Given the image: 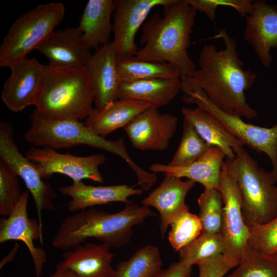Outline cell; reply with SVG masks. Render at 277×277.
I'll return each mask as SVG.
<instances>
[{
	"label": "cell",
	"mask_w": 277,
	"mask_h": 277,
	"mask_svg": "<svg viewBox=\"0 0 277 277\" xmlns=\"http://www.w3.org/2000/svg\"><path fill=\"white\" fill-rule=\"evenodd\" d=\"M154 216L156 214L149 207L130 201L123 209L113 213L91 207L66 217L51 244L56 249L66 251L93 238L110 247L123 246L130 242L133 227Z\"/></svg>",
	"instance_id": "3"
},
{
	"label": "cell",
	"mask_w": 277,
	"mask_h": 277,
	"mask_svg": "<svg viewBox=\"0 0 277 277\" xmlns=\"http://www.w3.org/2000/svg\"><path fill=\"white\" fill-rule=\"evenodd\" d=\"M18 247V245L16 244V245L11 250L10 253H9L7 256L4 258L3 260H2L0 263L1 269H2L6 264L12 261L14 259L15 255H16Z\"/></svg>",
	"instance_id": "40"
},
{
	"label": "cell",
	"mask_w": 277,
	"mask_h": 277,
	"mask_svg": "<svg viewBox=\"0 0 277 277\" xmlns=\"http://www.w3.org/2000/svg\"><path fill=\"white\" fill-rule=\"evenodd\" d=\"M163 262L157 247L146 245L114 268L112 277H156L163 269Z\"/></svg>",
	"instance_id": "28"
},
{
	"label": "cell",
	"mask_w": 277,
	"mask_h": 277,
	"mask_svg": "<svg viewBox=\"0 0 277 277\" xmlns=\"http://www.w3.org/2000/svg\"><path fill=\"white\" fill-rule=\"evenodd\" d=\"M224 152L219 147L209 146L207 150L197 160L185 166L175 167L168 164L154 163L149 169L153 173H163L177 177H185L202 184L204 189H219Z\"/></svg>",
	"instance_id": "22"
},
{
	"label": "cell",
	"mask_w": 277,
	"mask_h": 277,
	"mask_svg": "<svg viewBox=\"0 0 277 277\" xmlns=\"http://www.w3.org/2000/svg\"><path fill=\"white\" fill-rule=\"evenodd\" d=\"M25 155L36 164L43 179L60 173L68 176L73 182L85 179L99 183L104 182L99 167L105 162L106 158L102 153L80 156L60 153L51 148L32 146Z\"/></svg>",
	"instance_id": "10"
},
{
	"label": "cell",
	"mask_w": 277,
	"mask_h": 277,
	"mask_svg": "<svg viewBox=\"0 0 277 277\" xmlns=\"http://www.w3.org/2000/svg\"><path fill=\"white\" fill-rule=\"evenodd\" d=\"M151 107L147 103L118 99L101 109L93 108L85 124L95 134L105 137L126 127L136 115Z\"/></svg>",
	"instance_id": "24"
},
{
	"label": "cell",
	"mask_w": 277,
	"mask_h": 277,
	"mask_svg": "<svg viewBox=\"0 0 277 277\" xmlns=\"http://www.w3.org/2000/svg\"><path fill=\"white\" fill-rule=\"evenodd\" d=\"M65 11L62 3L52 2L37 5L19 16L0 46V67L10 68L27 58L55 30Z\"/></svg>",
	"instance_id": "7"
},
{
	"label": "cell",
	"mask_w": 277,
	"mask_h": 277,
	"mask_svg": "<svg viewBox=\"0 0 277 277\" xmlns=\"http://www.w3.org/2000/svg\"><path fill=\"white\" fill-rule=\"evenodd\" d=\"M252 12L246 18L243 38L254 49L261 64L269 68L272 48L277 49V6L264 0L253 2Z\"/></svg>",
	"instance_id": "16"
},
{
	"label": "cell",
	"mask_w": 277,
	"mask_h": 277,
	"mask_svg": "<svg viewBox=\"0 0 277 277\" xmlns=\"http://www.w3.org/2000/svg\"><path fill=\"white\" fill-rule=\"evenodd\" d=\"M182 100L186 104H194L207 111L244 145L259 153H265L271 163L272 170L277 174V123L270 128L247 123L242 117L221 110L201 89L184 95Z\"/></svg>",
	"instance_id": "8"
},
{
	"label": "cell",
	"mask_w": 277,
	"mask_h": 277,
	"mask_svg": "<svg viewBox=\"0 0 277 277\" xmlns=\"http://www.w3.org/2000/svg\"><path fill=\"white\" fill-rule=\"evenodd\" d=\"M177 124L175 115L161 113L158 108L151 106L136 115L124 129L135 148L162 151L168 147Z\"/></svg>",
	"instance_id": "13"
},
{
	"label": "cell",
	"mask_w": 277,
	"mask_h": 277,
	"mask_svg": "<svg viewBox=\"0 0 277 277\" xmlns=\"http://www.w3.org/2000/svg\"><path fill=\"white\" fill-rule=\"evenodd\" d=\"M117 54L112 42L95 50L86 66L97 108L101 109L117 99L120 78Z\"/></svg>",
	"instance_id": "18"
},
{
	"label": "cell",
	"mask_w": 277,
	"mask_h": 277,
	"mask_svg": "<svg viewBox=\"0 0 277 277\" xmlns=\"http://www.w3.org/2000/svg\"><path fill=\"white\" fill-rule=\"evenodd\" d=\"M272 258H274L275 259H277V255L276 256L272 257Z\"/></svg>",
	"instance_id": "41"
},
{
	"label": "cell",
	"mask_w": 277,
	"mask_h": 277,
	"mask_svg": "<svg viewBox=\"0 0 277 277\" xmlns=\"http://www.w3.org/2000/svg\"><path fill=\"white\" fill-rule=\"evenodd\" d=\"M182 86L181 78L120 79L117 99L144 102L159 109L168 105Z\"/></svg>",
	"instance_id": "23"
},
{
	"label": "cell",
	"mask_w": 277,
	"mask_h": 277,
	"mask_svg": "<svg viewBox=\"0 0 277 277\" xmlns=\"http://www.w3.org/2000/svg\"><path fill=\"white\" fill-rule=\"evenodd\" d=\"M58 191L71 198L67 205V210L71 212L113 202L127 203L129 197L139 195L143 191L125 184L95 186L86 185L83 181L60 187Z\"/></svg>",
	"instance_id": "21"
},
{
	"label": "cell",
	"mask_w": 277,
	"mask_h": 277,
	"mask_svg": "<svg viewBox=\"0 0 277 277\" xmlns=\"http://www.w3.org/2000/svg\"><path fill=\"white\" fill-rule=\"evenodd\" d=\"M117 69L120 79L138 80L154 78H180L176 66L166 63L143 61L135 56L118 58Z\"/></svg>",
	"instance_id": "27"
},
{
	"label": "cell",
	"mask_w": 277,
	"mask_h": 277,
	"mask_svg": "<svg viewBox=\"0 0 277 277\" xmlns=\"http://www.w3.org/2000/svg\"><path fill=\"white\" fill-rule=\"evenodd\" d=\"M172 0H115L112 41L118 58L136 55L137 31L152 9L164 6Z\"/></svg>",
	"instance_id": "12"
},
{
	"label": "cell",
	"mask_w": 277,
	"mask_h": 277,
	"mask_svg": "<svg viewBox=\"0 0 277 277\" xmlns=\"http://www.w3.org/2000/svg\"><path fill=\"white\" fill-rule=\"evenodd\" d=\"M104 243H86L63 253V260L56 268L73 272L77 277H112L114 254Z\"/></svg>",
	"instance_id": "20"
},
{
	"label": "cell",
	"mask_w": 277,
	"mask_h": 277,
	"mask_svg": "<svg viewBox=\"0 0 277 277\" xmlns=\"http://www.w3.org/2000/svg\"><path fill=\"white\" fill-rule=\"evenodd\" d=\"M198 216L201 222L202 233H221L223 224V202L220 191L216 189H204L197 199Z\"/></svg>",
	"instance_id": "30"
},
{
	"label": "cell",
	"mask_w": 277,
	"mask_h": 277,
	"mask_svg": "<svg viewBox=\"0 0 277 277\" xmlns=\"http://www.w3.org/2000/svg\"><path fill=\"white\" fill-rule=\"evenodd\" d=\"M183 118L186 120L195 129L200 136L209 145L221 148L226 159L235 156L234 150L244 144L227 131L207 111L196 106L194 108H182Z\"/></svg>",
	"instance_id": "26"
},
{
	"label": "cell",
	"mask_w": 277,
	"mask_h": 277,
	"mask_svg": "<svg viewBox=\"0 0 277 277\" xmlns=\"http://www.w3.org/2000/svg\"><path fill=\"white\" fill-rule=\"evenodd\" d=\"M14 128L10 122L0 124V160L24 181L31 194L37 211L38 222L43 228L42 212L54 211L56 194L51 185L43 181L36 164L21 152L13 138Z\"/></svg>",
	"instance_id": "9"
},
{
	"label": "cell",
	"mask_w": 277,
	"mask_h": 277,
	"mask_svg": "<svg viewBox=\"0 0 277 277\" xmlns=\"http://www.w3.org/2000/svg\"><path fill=\"white\" fill-rule=\"evenodd\" d=\"M30 118L31 126L24 137L33 147L56 150L86 145L100 149L125 161L136 175L140 186H147L154 179L152 172L142 169L130 157L123 138L116 141L107 140L95 134L79 120L50 118L35 109Z\"/></svg>",
	"instance_id": "4"
},
{
	"label": "cell",
	"mask_w": 277,
	"mask_h": 277,
	"mask_svg": "<svg viewBox=\"0 0 277 277\" xmlns=\"http://www.w3.org/2000/svg\"><path fill=\"white\" fill-rule=\"evenodd\" d=\"M57 67H86L92 54L77 27L54 30L36 49Z\"/></svg>",
	"instance_id": "17"
},
{
	"label": "cell",
	"mask_w": 277,
	"mask_h": 277,
	"mask_svg": "<svg viewBox=\"0 0 277 277\" xmlns=\"http://www.w3.org/2000/svg\"><path fill=\"white\" fill-rule=\"evenodd\" d=\"M17 175L0 160V215L8 216L19 201L22 193Z\"/></svg>",
	"instance_id": "35"
},
{
	"label": "cell",
	"mask_w": 277,
	"mask_h": 277,
	"mask_svg": "<svg viewBox=\"0 0 277 277\" xmlns=\"http://www.w3.org/2000/svg\"><path fill=\"white\" fill-rule=\"evenodd\" d=\"M221 6L233 8L242 17L250 14L254 8L251 0H198L196 3L197 10L204 12L212 22L216 19V8Z\"/></svg>",
	"instance_id": "36"
},
{
	"label": "cell",
	"mask_w": 277,
	"mask_h": 277,
	"mask_svg": "<svg viewBox=\"0 0 277 277\" xmlns=\"http://www.w3.org/2000/svg\"><path fill=\"white\" fill-rule=\"evenodd\" d=\"M227 251L225 240L221 234H202L179 251V261L192 266L214 257L225 254Z\"/></svg>",
	"instance_id": "29"
},
{
	"label": "cell",
	"mask_w": 277,
	"mask_h": 277,
	"mask_svg": "<svg viewBox=\"0 0 277 277\" xmlns=\"http://www.w3.org/2000/svg\"><path fill=\"white\" fill-rule=\"evenodd\" d=\"M236 267L226 277H277V259L248 248Z\"/></svg>",
	"instance_id": "33"
},
{
	"label": "cell",
	"mask_w": 277,
	"mask_h": 277,
	"mask_svg": "<svg viewBox=\"0 0 277 277\" xmlns=\"http://www.w3.org/2000/svg\"><path fill=\"white\" fill-rule=\"evenodd\" d=\"M168 240L174 250L179 251L202 233L203 227L198 215L189 210L176 216L170 225Z\"/></svg>",
	"instance_id": "32"
},
{
	"label": "cell",
	"mask_w": 277,
	"mask_h": 277,
	"mask_svg": "<svg viewBox=\"0 0 277 277\" xmlns=\"http://www.w3.org/2000/svg\"><path fill=\"white\" fill-rule=\"evenodd\" d=\"M239 263L223 254L203 262L199 266V277H225L227 272Z\"/></svg>",
	"instance_id": "37"
},
{
	"label": "cell",
	"mask_w": 277,
	"mask_h": 277,
	"mask_svg": "<svg viewBox=\"0 0 277 277\" xmlns=\"http://www.w3.org/2000/svg\"><path fill=\"white\" fill-rule=\"evenodd\" d=\"M49 277H77L72 272L60 268H56L54 272Z\"/></svg>",
	"instance_id": "39"
},
{
	"label": "cell",
	"mask_w": 277,
	"mask_h": 277,
	"mask_svg": "<svg viewBox=\"0 0 277 277\" xmlns=\"http://www.w3.org/2000/svg\"><path fill=\"white\" fill-rule=\"evenodd\" d=\"M209 146L194 128L183 118L181 140L172 160L168 165L175 167L188 166L199 159Z\"/></svg>",
	"instance_id": "31"
},
{
	"label": "cell",
	"mask_w": 277,
	"mask_h": 277,
	"mask_svg": "<svg viewBox=\"0 0 277 277\" xmlns=\"http://www.w3.org/2000/svg\"><path fill=\"white\" fill-rule=\"evenodd\" d=\"M29 192L22 193L21 199L10 214L1 220L0 243L19 241L27 247L36 277H40L47 262L45 249L35 246V241L43 243V230L38 222L29 217L27 211Z\"/></svg>",
	"instance_id": "14"
},
{
	"label": "cell",
	"mask_w": 277,
	"mask_h": 277,
	"mask_svg": "<svg viewBox=\"0 0 277 277\" xmlns=\"http://www.w3.org/2000/svg\"><path fill=\"white\" fill-rule=\"evenodd\" d=\"M214 38H222L225 48L218 50L214 44L204 45L199 55V68L190 76L181 79V91L186 95L201 89L222 111L248 119L255 117L257 112L247 103L245 92L254 84L256 75L244 69L237 43L225 27Z\"/></svg>",
	"instance_id": "1"
},
{
	"label": "cell",
	"mask_w": 277,
	"mask_h": 277,
	"mask_svg": "<svg viewBox=\"0 0 277 277\" xmlns=\"http://www.w3.org/2000/svg\"><path fill=\"white\" fill-rule=\"evenodd\" d=\"M94 95L86 67L80 69L43 65L34 106L55 119H86L93 108Z\"/></svg>",
	"instance_id": "5"
},
{
	"label": "cell",
	"mask_w": 277,
	"mask_h": 277,
	"mask_svg": "<svg viewBox=\"0 0 277 277\" xmlns=\"http://www.w3.org/2000/svg\"><path fill=\"white\" fill-rule=\"evenodd\" d=\"M234 152L225 161L240 190L244 222L249 228L266 223L277 216V174L260 167L243 146Z\"/></svg>",
	"instance_id": "6"
},
{
	"label": "cell",
	"mask_w": 277,
	"mask_h": 277,
	"mask_svg": "<svg viewBox=\"0 0 277 277\" xmlns=\"http://www.w3.org/2000/svg\"><path fill=\"white\" fill-rule=\"evenodd\" d=\"M218 190L223 202L221 234L227 247L223 255L239 264L248 249L249 229L244 220L239 188L226 161L222 165Z\"/></svg>",
	"instance_id": "11"
},
{
	"label": "cell",
	"mask_w": 277,
	"mask_h": 277,
	"mask_svg": "<svg viewBox=\"0 0 277 277\" xmlns=\"http://www.w3.org/2000/svg\"><path fill=\"white\" fill-rule=\"evenodd\" d=\"M114 1L89 0L80 18L78 28L89 49H97L109 44L112 31L111 19Z\"/></svg>",
	"instance_id": "25"
},
{
	"label": "cell",
	"mask_w": 277,
	"mask_h": 277,
	"mask_svg": "<svg viewBox=\"0 0 277 277\" xmlns=\"http://www.w3.org/2000/svg\"><path fill=\"white\" fill-rule=\"evenodd\" d=\"M249 229L248 248L266 257L277 255V216L266 223Z\"/></svg>",
	"instance_id": "34"
},
{
	"label": "cell",
	"mask_w": 277,
	"mask_h": 277,
	"mask_svg": "<svg viewBox=\"0 0 277 277\" xmlns=\"http://www.w3.org/2000/svg\"><path fill=\"white\" fill-rule=\"evenodd\" d=\"M163 7V15L155 12L142 27L137 59L166 62L180 69L181 79L196 70L188 49L197 11L186 0H172Z\"/></svg>",
	"instance_id": "2"
},
{
	"label": "cell",
	"mask_w": 277,
	"mask_h": 277,
	"mask_svg": "<svg viewBox=\"0 0 277 277\" xmlns=\"http://www.w3.org/2000/svg\"><path fill=\"white\" fill-rule=\"evenodd\" d=\"M195 183L191 180L183 181L174 175L165 174L160 185L141 201L143 205L153 207L159 212L162 236L176 216L189 210L185 198Z\"/></svg>",
	"instance_id": "19"
},
{
	"label": "cell",
	"mask_w": 277,
	"mask_h": 277,
	"mask_svg": "<svg viewBox=\"0 0 277 277\" xmlns=\"http://www.w3.org/2000/svg\"><path fill=\"white\" fill-rule=\"evenodd\" d=\"M192 266L179 261L162 269L156 277H190Z\"/></svg>",
	"instance_id": "38"
},
{
	"label": "cell",
	"mask_w": 277,
	"mask_h": 277,
	"mask_svg": "<svg viewBox=\"0 0 277 277\" xmlns=\"http://www.w3.org/2000/svg\"><path fill=\"white\" fill-rule=\"evenodd\" d=\"M43 65L35 58H26L9 68L11 73L3 85L1 96L10 111L17 113L34 106Z\"/></svg>",
	"instance_id": "15"
}]
</instances>
